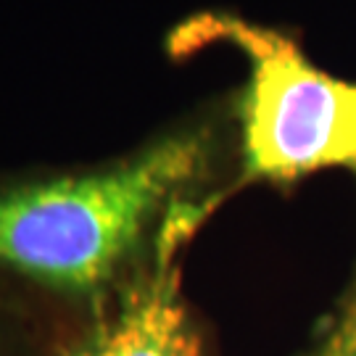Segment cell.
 Listing matches in <instances>:
<instances>
[{"label":"cell","mask_w":356,"mask_h":356,"mask_svg":"<svg viewBox=\"0 0 356 356\" xmlns=\"http://www.w3.org/2000/svg\"><path fill=\"white\" fill-rule=\"evenodd\" d=\"M241 193L235 90L95 161L0 169V285L85 322Z\"/></svg>","instance_id":"cell-1"},{"label":"cell","mask_w":356,"mask_h":356,"mask_svg":"<svg viewBox=\"0 0 356 356\" xmlns=\"http://www.w3.org/2000/svg\"><path fill=\"white\" fill-rule=\"evenodd\" d=\"M211 45L241 53L235 88L241 191L293 193L322 172L356 179V82L317 66L301 38L235 11H195L166 35V53L188 58Z\"/></svg>","instance_id":"cell-2"},{"label":"cell","mask_w":356,"mask_h":356,"mask_svg":"<svg viewBox=\"0 0 356 356\" xmlns=\"http://www.w3.org/2000/svg\"><path fill=\"white\" fill-rule=\"evenodd\" d=\"M185 259L188 251L166 256L74 325L58 356H222L214 322L185 291Z\"/></svg>","instance_id":"cell-3"},{"label":"cell","mask_w":356,"mask_h":356,"mask_svg":"<svg viewBox=\"0 0 356 356\" xmlns=\"http://www.w3.org/2000/svg\"><path fill=\"white\" fill-rule=\"evenodd\" d=\"M74 325L38 298L0 285V356H58Z\"/></svg>","instance_id":"cell-4"},{"label":"cell","mask_w":356,"mask_h":356,"mask_svg":"<svg viewBox=\"0 0 356 356\" xmlns=\"http://www.w3.org/2000/svg\"><path fill=\"white\" fill-rule=\"evenodd\" d=\"M288 356H356V251L330 306Z\"/></svg>","instance_id":"cell-5"}]
</instances>
